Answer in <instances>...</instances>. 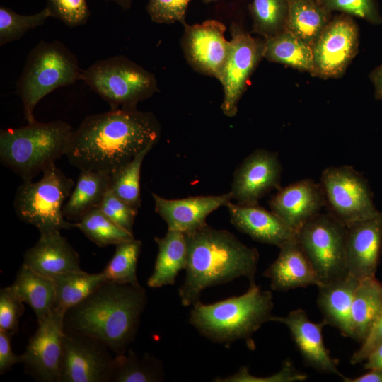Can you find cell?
Masks as SVG:
<instances>
[{
    "label": "cell",
    "mask_w": 382,
    "mask_h": 382,
    "mask_svg": "<svg viewBox=\"0 0 382 382\" xmlns=\"http://www.w3.org/2000/svg\"><path fill=\"white\" fill-rule=\"evenodd\" d=\"M160 134V123L152 112L110 109L86 117L74 129L65 156L80 170L112 174L153 147Z\"/></svg>",
    "instance_id": "cell-1"
},
{
    "label": "cell",
    "mask_w": 382,
    "mask_h": 382,
    "mask_svg": "<svg viewBox=\"0 0 382 382\" xmlns=\"http://www.w3.org/2000/svg\"><path fill=\"white\" fill-rule=\"evenodd\" d=\"M187 264L178 296L183 306L199 301L207 288L244 277L249 285L255 284L259 253L239 241L227 230L216 229L207 224L189 233Z\"/></svg>",
    "instance_id": "cell-2"
},
{
    "label": "cell",
    "mask_w": 382,
    "mask_h": 382,
    "mask_svg": "<svg viewBox=\"0 0 382 382\" xmlns=\"http://www.w3.org/2000/svg\"><path fill=\"white\" fill-rule=\"evenodd\" d=\"M147 304L146 291L106 280L64 317L66 330L90 335L116 354L125 353L137 335Z\"/></svg>",
    "instance_id": "cell-3"
},
{
    "label": "cell",
    "mask_w": 382,
    "mask_h": 382,
    "mask_svg": "<svg viewBox=\"0 0 382 382\" xmlns=\"http://www.w3.org/2000/svg\"><path fill=\"white\" fill-rule=\"evenodd\" d=\"M189 323L210 341L229 345L243 340L254 350V333L271 321L274 308L272 292L255 284L238 296L204 304L200 301L192 306Z\"/></svg>",
    "instance_id": "cell-4"
},
{
    "label": "cell",
    "mask_w": 382,
    "mask_h": 382,
    "mask_svg": "<svg viewBox=\"0 0 382 382\" xmlns=\"http://www.w3.org/2000/svg\"><path fill=\"white\" fill-rule=\"evenodd\" d=\"M73 132L61 120L1 129V162L23 181L33 180L66 154Z\"/></svg>",
    "instance_id": "cell-5"
},
{
    "label": "cell",
    "mask_w": 382,
    "mask_h": 382,
    "mask_svg": "<svg viewBox=\"0 0 382 382\" xmlns=\"http://www.w3.org/2000/svg\"><path fill=\"white\" fill-rule=\"evenodd\" d=\"M77 58L62 42L41 41L29 52L16 83L28 123L35 122V106L54 90L81 81Z\"/></svg>",
    "instance_id": "cell-6"
},
{
    "label": "cell",
    "mask_w": 382,
    "mask_h": 382,
    "mask_svg": "<svg viewBox=\"0 0 382 382\" xmlns=\"http://www.w3.org/2000/svg\"><path fill=\"white\" fill-rule=\"evenodd\" d=\"M81 81L112 110L137 108L158 91L155 76L123 55L96 62L82 70Z\"/></svg>",
    "instance_id": "cell-7"
},
{
    "label": "cell",
    "mask_w": 382,
    "mask_h": 382,
    "mask_svg": "<svg viewBox=\"0 0 382 382\" xmlns=\"http://www.w3.org/2000/svg\"><path fill=\"white\" fill-rule=\"evenodd\" d=\"M74 185L71 178L52 165L38 181H23L18 187L13 200L16 215L35 226L40 234L75 227L63 214L64 205Z\"/></svg>",
    "instance_id": "cell-8"
},
{
    "label": "cell",
    "mask_w": 382,
    "mask_h": 382,
    "mask_svg": "<svg viewBox=\"0 0 382 382\" xmlns=\"http://www.w3.org/2000/svg\"><path fill=\"white\" fill-rule=\"evenodd\" d=\"M346 237V225L330 213H319L298 231L297 241L320 284L347 274Z\"/></svg>",
    "instance_id": "cell-9"
},
{
    "label": "cell",
    "mask_w": 382,
    "mask_h": 382,
    "mask_svg": "<svg viewBox=\"0 0 382 382\" xmlns=\"http://www.w3.org/2000/svg\"><path fill=\"white\" fill-rule=\"evenodd\" d=\"M320 183L330 213L346 226L380 212L368 181L350 166L326 168Z\"/></svg>",
    "instance_id": "cell-10"
},
{
    "label": "cell",
    "mask_w": 382,
    "mask_h": 382,
    "mask_svg": "<svg viewBox=\"0 0 382 382\" xmlns=\"http://www.w3.org/2000/svg\"><path fill=\"white\" fill-rule=\"evenodd\" d=\"M359 30L354 17L332 16L312 46L313 69L311 75L323 79H338L358 52Z\"/></svg>",
    "instance_id": "cell-11"
},
{
    "label": "cell",
    "mask_w": 382,
    "mask_h": 382,
    "mask_svg": "<svg viewBox=\"0 0 382 382\" xmlns=\"http://www.w3.org/2000/svg\"><path fill=\"white\" fill-rule=\"evenodd\" d=\"M231 35L230 50L219 81L224 90L221 110L233 117L250 77L263 58L264 39L253 37L235 22L231 25Z\"/></svg>",
    "instance_id": "cell-12"
},
{
    "label": "cell",
    "mask_w": 382,
    "mask_h": 382,
    "mask_svg": "<svg viewBox=\"0 0 382 382\" xmlns=\"http://www.w3.org/2000/svg\"><path fill=\"white\" fill-rule=\"evenodd\" d=\"M115 357L97 339L65 330L60 382H111Z\"/></svg>",
    "instance_id": "cell-13"
},
{
    "label": "cell",
    "mask_w": 382,
    "mask_h": 382,
    "mask_svg": "<svg viewBox=\"0 0 382 382\" xmlns=\"http://www.w3.org/2000/svg\"><path fill=\"white\" fill-rule=\"evenodd\" d=\"M64 312L52 310L30 338L22 362L28 374L41 382H60Z\"/></svg>",
    "instance_id": "cell-14"
},
{
    "label": "cell",
    "mask_w": 382,
    "mask_h": 382,
    "mask_svg": "<svg viewBox=\"0 0 382 382\" xmlns=\"http://www.w3.org/2000/svg\"><path fill=\"white\" fill-rule=\"evenodd\" d=\"M183 26L182 47L187 61L195 71L219 81L230 50V41L224 35L225 25L207 20Z\"/></svg>",
    "instance_id": "cell-15"
},
{
    "label": "cell",
    "mask_w": 382,
    "mask_h": 382,
    "mask_svg": "<svg viewBox=\"0 0 382 382\" xmlns=\"http://www.w3.org/2000/svg\"><path fill=\"white\" fill-rule=\"evenodd\" d=\"M282 167L277 152L260 149L252 152L236 168L231 192L237 204H258L272 190H279Z\"/></svg>",
    "instance_id": "cell-16"
},
{
    "label": "cell",
    "mask_w": 382,
    "mask_h": 382,
    "mask_svg": "<svg viewBox=\"0 0 382 382\" xmlns=\"http://www.w3.org/2000/svg\"><path fill=\"white\" fill-rule=\"evenodd\" d=\"M346 226L347 273L359 280L375 277L382 255V212Z\"/></svg>",
    "instance_id": "cell-17"
},
{
    "label": "cell",
    "mask_w": 382,
    "mask_h": 382,
    "mask_svg": "<svg viewBox=\"0 0 382 382\" xmlns=\"http://www.w3.org/2000/svg\"><path fill=\"white\" fill-rule=\"evenodd\" d=\"M271 321L282 323L288 328L306 366L320 373L343 378L344 375L337 368L339 361L332 357L325 346L322 331L326 324L323 320L313 323L304 310L298 308L284 317L272 316Z\"/></svg>",
    "instance_id": "cell-18"
},
{
    "label": "cell",
    "mask_w": 382,
    "mask_h": 382,
    "mask_svg": "<svg viewBox=\"0 0 382 382\" xmlns=\"http://www.w3.org/2000/svg\"><path fill=\"white\" fill-rule=\"evenodd\" d=\"M325 204L320 183L311 179H303L280 187L269 202L271 211L297 233L320 213Z\"/></svg>",
    "instance_id": "cell-19"
},
{
    "label": "cell",
    "mask_w": 382,
    "mask_h": 382,
    "mask_svg": "<svg viewBox=\"0 0 382 382\" xmlns=\"http://www.w3.org/2000/svg\"><path fill=\"white\" fill-rule=\"evenodd\" d=\"M155 211L165 221L168 230L184 233L207 224V217L214 210L226 206L232 199L230 192L219 195L193 196L178 199H165L152 193Z\"/></svg>",
    "instance_id": "cell-20"
},
{
    "label": "cell",
    "mask_w": 382,
    "mask_h": 382,
    "mask_svg": "<svg viewBox=\"0 0 382 382\" xmlns=\"http://www.w3.org/2000/svg\"><path fill=\"white\" fill-rule=\"evenodd\" d=\"M226 207L234 227L255 241L279 248L297 239L296 231L272 211L258 204L245 205L230 202Z\"/></svg>",
    "instance_id": "cell-21"
},
{
    "label": "cell",
    "mask_w": 382,
    "mask_h": 382,
    "mask_svg": "<svg viewBox=\"0 0 382 382\" xmlns=\"http://www.w3.org/2000/svg\"><path fill=\"white\" fill-rule=\"evenodd\" d=\"M40 235L37 242L24 253L23 265L50 279L81 270L79 254L59 231Z\"/></svg>",
    "instance_id": "cell-22"
},
{
    "label": "cell",
    "mask_w": 382,
    "mask_h": 382,
    "mask_svg": "<svg viewBox=\"0 0 382 382\" xmlns=\"http://www.w3.org/2000/svg\"><path fill=\"white\" fill-rule=\"evenodd\" d=\"M272 290L286 291L319 285V279L297 239L279 248L277 258L263 272Z\"/></svg>",
    "instance_id": "cell-23"
},
{
    "label": "cell",
    "mask_w": 382,
    "mask_h": 382,
    "mask_svg": "<svg viewBox=\"0 0 382 382\" xmlns=\"http://www.w3.org/2000/svg\"><path fill=\"white\" fill-rule=\"evenodd\" d=\"M360 280L347 274L336 280L318 286L317 305L326 325L352 339L351 308L354 291Z\"/></svg>",
    "instance_id": "cell-24"
},
{
    "label": "cell",
    "mask_w": 382,
    "mask_h": 382,
    "mask_svg": "<svg viewBox=\"0 0 382 382\" xmlns=\"http://www.w3.org/2000/svg\"><path fill=\"white\" fill-rule=\"evenodd\" d=\"M154 241L158 252L147 285L151 288L173 285L178 272L187 267V245L185 234L179 231L168 230L163 237H154Z\"/></svg>",
    "instance_id": "cell-25"
},
{
    "label": "cell",
    "mask_w": 382,
    "mask_h": 382,
    "mask_svg": "<svg viewBox=\"0 0 382 382\" xmlns=\"http://www.w3.org/2000/svg\"><path fill=\"white\" fill-rule=\"evenodd\" d=\"M381 313L382 283L376 277L360 280L351 308L352 339L364 342Z\"/></svg>",
    "instance_id": "cell-26"
},
{
    "label": "cell",
    "mask_w": 382,
    "mask_h": 382,
    "mask_svg": "<svg viewBox=\"0 0 382 382\" xmlns=\"http://www.w3.org/2000/svg\"><path fill=\"white\" fill-rule=\"evenodd\" d=\"M110 187V174L82 170L68 199L63 214L68 221H79L91 210L99 208Z\"/></svg>",
    "instance_id": "cell-27"
},
{
    "label": "cell",
    "mask_w": 382,
    "mask_h": 382,
    "mask_svg": "<svg viewBox=\"0 0 382 382\" xmlns=\"http://www.w3.org/2000/svg\"><path fill=\"white\" fill-rule=\"evenodd\" d=\"M10 287L22 302L33 309L37 323L52 311L56 293L52 279L37 273L23 264Z\"/></svg>",
    "instance_id": "cell-28"
},
{
    "label": "cell",
    "mask_w": 382,
    "mask_h": 382,
    "mask_svg": "<svg viewBox=\"0 0 382 382\" xmlns=\"http://www.w3.org/2000/svg\"><path fill=\"white\" fill-rule=\"evenodd\" d=\"M263 58L310 74L313 69L312 47L286 30L264 39Z\"/></svg>",
    "instance_id": "cell-29"
},
{
    "label": "cell",
    "mask_w": 382,
    "mask_h": 382,
    "mask_svg": "<svg viewBox=\"0 0 382 382\" xmlns=\"http://www.w3.org/2000/svg\"><path fill=\"white\" fill-rule=\"evenodd\" d=\"M332 17L315 0H289L286 30L311 47Z\"/></svg>",
    "instance_id": "cell-30"
},
{
    "label": "cell",
    "mask_w": 382,
    "mask_h": 382,
    "mask_svg": "<svg viewBox=\"0 0 382 382\" xmlns=\"http://www.w3.org/2000/svg\"><path fill=\"white\" fill-rule=\"evenodd\" d=\"M52 279L56 293L53 310L64 313L79 303L106 281L102 272L90 274L82 270L62 273Z\"/></svg>",
    "instance_id": "cell-31"
},
{
    "label": "cell",
    "mask_w": 382,
    "mask_h": 382,
    "mask_svg": "<svg viewBox=\"0 0 382 382\" xmlns=\"http://www.w3.org/2000/svg\"><path fill=\"white\" fill-rule=\"evenodd\" d=\"M163 378L162 362L151 354L139 357L128 349L115 357L111 382H158Z\"/></svg>",
    "instance_id": "cell-32"
},
{
    "label": "cell",
    "mask_w": 382,
    "mask_h": 382,
    "mask_svg": "<svg viewBox=\"0 0 382 382\" xmlns=\"http://www.w3.org/2000/svg\"><path fill=\"white\" fill-rule=\"evenodd\" d=\"M253 32L265 38L286 29L289 0H253L249 6Z\"/></svg>",
    "instance_id": "cell-33"
},
{
    "label": "cell",
    "mask_w": 382,
    "mask_h": 382,
    "mask_svg": "<svg viewBox=\"0 0 382 382\" xmlns=\"http://www.w3.org/2000/svg\"><path fill=\"white\" fill-rule=\"evenodd\" d=\"M75 227L100 247L117 245L134 238L133 233L115 224L99 208L83 215L75 223Z\"/></svg>",
    "instance_id": "cell-34"
},
{
    "label": "cell",
    "mask_w": 382,
    "mask_h": 382,
    "mask_svg": "<svg viewBox=\"0 0 382 382\" xmlns=\"http://www.w3.org/2000/svg\"><path fill=\"white\" fill-rule=\"evenodd\" d=\"M112 259L102 271L106 280L119 284L139 285L137 265L141 249V242L133 238L115 245Z\"/></svg>",
    "instance_id": "cell-35"
},
{
    "label": "cell",
    "mask_w": 382,
    "mask_h": 382,
    "mask_svg": "<svg viewBox=\"0 0 382 382\" xmlns=\"http://www.w3.org/2000/svg\"><path fill=\"white\" fill-rule=\"evenodd\" d=\"M152 147L138 154L131 161L110 174L112 192L130 206L138 209L141 203L140 173L143 161Z\"/></svg>",
    "instance_id": "cell-36"
},
{
    "label": "cell",
    "mask_w": 382,
    "mask_h": 382,
    "mask_svg": "<svg viewBox=\"0 0 382 382\" xmlns=\"http://www.w3.org/2000/svg\"><path fill=\"white\" fill-rule=\"evenodd\" d=\"M51 16L46 7L33 15H21L12 9L0 7V45H4L22 37L30 30L42 25Z\"/></svg>",
    "instance_id": "cell-37"
},
{
    "label": "cell",
    "mask_w": 382,
    "mask_h": 382,
    "mask_svg": "<svg viewBox=\"0 0 382 382\" xmlns=\"http://www.w3.org/2000/svg\"><path fill=\"white\" fill-rule=\"evenodd\" d=\"M317 1L332 13L337 11L352 17H358L375 25L382 23L376 0H318Z\"/></svg>",
    "instance_id": "cell-38"
},
{
    "label": "cell",
    "mask_w": 382,
    "mask_h": 382,
    "mask_svg": "<svg viewBox=\"0 0 382 382\" xmlns=\"http://www.w3.org/2000/svg\"><path fill=\"white\" fill-rule=\"evenodd\" d=\"M306 374L297 370L289 359L283 361L282 369L277 373L265 376L257 377L250 374L248 369L242 366L235 374L225 378L218 377L217 382H294L307 379Z\"/></svg>",
    "instance_id": "cell-39"
},
{
    "label": "cell",
    "mask_w": 382,
    "mask_h": 382,
    "mask_svg": "<svg viewBox=\"0 0 382 382\" xmlns=\"http://www.w3.org/2000/svg\"><path fill=\"white\" fill-rule=\"evenodd\" d=\"M46 7L52 17L69 27L84 25L91 14L86 0H47Z\"/></svg>",
    "instance_id": "cell-40"
},
{
    "label": "cell",
    "mask_w": 382,
    "mask_h": 382,
    "mask_svg": "<svg viewBox=\"0 0 382 382\" xmlns=\"http://www.w3.org/2000/svg\"><path fill=\"white\" fill-rule=\"evenodd\" d=\"M99 209L115 224L133 233V226L138 209L118 197L110 189L105 193Z\"/></svg>",
    "instance_id": "cell-41"
},
{
    "label": "cell",
    "mask_w": 382,
    "mask_h": 382,
    "mask_svg": "<svg viewBox=\"0 0 382 382\" xmlns=\"http://www.w3.org/2000/svg\"><path fill=\"white\" fill-rule=\"evenodd\" d=\"M147 12L151 19L157 23L171 24L187 23L185 16L191 0H148Z\"/></svg>",
    "instance_id": "cell-42"
},
{
    "label": "cell",
    "mask_w": 382,
    "mask_h": 382,
    "mask_svg": "<svg viewBox=\"0 0 382 382\" xmlns=\"http://www.w3.org/2000/svg\"><path fill=\"white\" fill-rule=\"evenodd\" d=\"M23 302L14 294L9 286L0 291V330L12 335L18 330V323L24 311Z\"/></svg>",
    "instance_id": "cell-43"
},
{
    "label": "cell",
    "mask_w": 382,
    "mask_h": 382,
    "mask_svg": "<svg viewBox=\"0 0 382 382\" xmlns=\"http://www.w3.org/2000/svg\"><path fill=\"white\" fill-rule=\"evenodd\" d=\"M382 343V313L374 324L361 347L354 352L350 358L352 364L363 363L368 355Z\"/></svg>",
    "instance_id": "cell-44"
},
{
    "label": "cell",
    "mask_w": 382,
    "mask_h": 382,
    "mask_svg": "<svg viewBox=\"0 0 382 382\" xmlns=\"http://www.w3.org/2000/svg\"><path fill=\"white\" fill-rule=\"evenodd\" d=\"M12 335L0 330V374H4L15 364L22 362L21 355L12 352L11 340Z\"/></svg>",
    "instance_id": "cell-45"
},
{
    "label": "cell",
    "mask_w": 382,
    "mask_h": 382,
    "mask_svg": "<svg viewBox=\"0 0 382 382\" xmlns=\"http://www.w3.org/2000/svg\"><path fill=\"white\" fill-rule=\"evenodd\" d=\"M364 369L382 370V343L377 346L364 361Z\"/></svg>",
    "instance_id": "cell-46"
},
{
    "label": "cell",
    "mask_w": 382,
    "mask_h": 382,
    "mask_svg": "<svg viewBox=\"0 0 382 382\" xmlns=\"http://www.w3.org/2000/svg\"><path fill=\"white\" fill-rule=\"evenodd\" d=\"M345 382H382V370L369 369V371L357 377L351 378L343 376L342 378Z\"/></svg>",
    "instance_id": "cell-47"
},
{
    "label": "cell",
    "mask_w": 382,
    "mask_h": 382,
    "mask_svg": "<svg viewBox=\"0 0 382 382\" xmlns=\"http://www.w3.org/2000/svg\"><path fill=\"white\" fill-rule=\"evenodd\" d=\"M369 79L374 87L375 98L382 100V64L370 73Z\"/></svg>",
    "instance_id": "cell-48"
},
{
    "label": "cell",
    "mask_w": 382,
    "mask_h": 382,
    "mask_svg": "<svg viewBox=\"0 0 382 382\" xmlns=\"http://www.w3.org/2000/svg\"><path fill=\"white\" fill-rule=\"evenodd\" d=\"M106 1H115L124 10H127L130 8L132 3V0H106Z\"/></svg>",
    "instance_id": "cell-49"
},
{
    "label": "cell",
    "mask_w": 382,
    "mask_h": 382,
    "mask_svg": "<svg viewBox=\"0 0 382 382\" xmlns=\"http://www.w3.org/2000/svg\"><path fill=\"white\" fill-rule=\"evenodd\" d=\"M204 4H209L210 2L215 1L216 0H202Z\"/></svg>",
    "instance_id": "cell-50"
},
{
    "label": "cell",
    "mask_w": 382,
    "mask_h": 382,
    "mask_svg": "<svg viewBox=\"0 0 382 382\" xmlns=\"http://www.w3.org/2000/svg\"><path fill=\"white\" fill-rule=\"evenodd\" d=\"M315 1H318V0H315Z\"/></svg>",
    "instance_id": "cell-51"
}]
</instances>
